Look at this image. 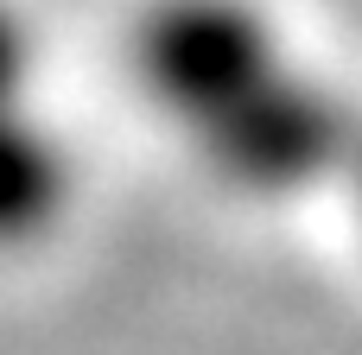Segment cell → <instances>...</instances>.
Wrapping results in <instances>:
<instances>
[{
	"label": "cell",
	"mask_w": 362,
	"mask_h": 355,
	"mask_svg": "<svg viewBox=\"0 0 362 355\" xmlns=\"http://www.w3.org/2000/svg\"><path fill=\"white\" fill-rule=\"evenodd\" d=\"M32 57H38V44H32L25 13H19L13 0H0V108H6V102H25V89H32Z\"/></svg>",
	"instance_id": "cell-4"
},
{
	"label": "cell",
	"mask_w": 362,
	"mask_h": 355,
	"mask_svg": "<svg viewBox=\"0 0 362 355\" xmlns=\"http://www.w3.org/2000/svg\"><path fill=\"white\" fill-rule=\"evenodd\" d=\"M356 140L350 108L299 64H286L261 95H248L235 114H223L210 133H197V159L248 191V197H293L325 184L331 172H344Z\"/></svg>",
	"instance_id": "cell-2"
},
{
	"label": "cell",
	"mask_w": 362,
	"mask_h": 355,
	"mask_svg": "<svg viewBox=\"0 0 362 355\" xmlns=\"http://www.w3.org/2000/svg\"><path fill=\"white\" fill-rule=\"evenodd\" d=\"M140 95L185 133H210L286 64V38L255 0H146L127 44Z\"/></svg>",
	"instance_id": "cell-1"
},
{
	"label": "cell",
	"mask_w": 362,
	"mask_h": 355,
	"mask_svg": "<svg viewBox=\"0 0 362 355\" xmlns=\"http://www.w3.org/2000/svg\"><path fill=\"white\" fill-rule=\"evenodd\" d=\"M76 165L64 133L32 114V102L0 108V254H25L70 216Z\"/></svg>",
	"instance_id": "cell-3"
},
{
	"label": "cell",
	"mask_w": 362,
	"mask_h": 355,
	"mask_svg": "<svg viewBox=\"0 0 362 355\" xmlns=\"http://www.w3.org/2000/svg\"><path fill=\"white\" fill-rule=\"evenodd\" d=\"M344 172H350V191H356V222H362V127H356V140H350V159H344Z\"/></svg>",
	"instance_id": "cell-5"
}]
</instances>
